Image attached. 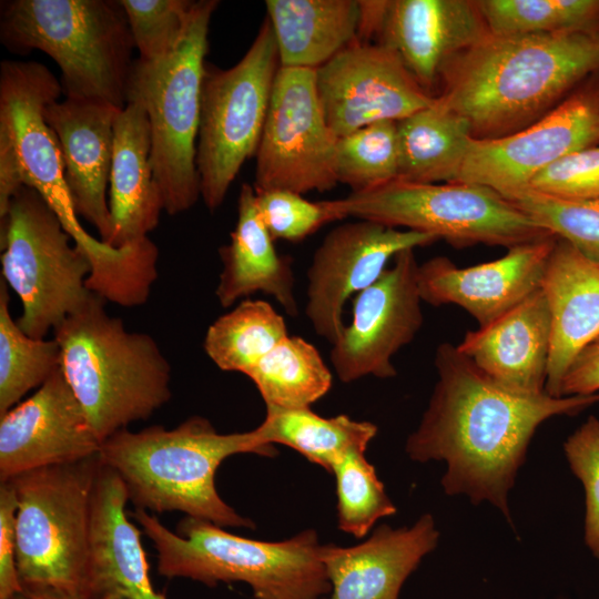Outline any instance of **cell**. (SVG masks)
<instances>
[{
	"mask_svg": "<svg viewBox=\"0 0 599 599\" xmlns=\"http://www.w3.org/2000/svg\"><path fill=\"white\" fill-rule=\"evenodd\" d=\"M437 382L406 453L416 461L445 460L441 485L473 504L489 501L508 520V493L536 429L546 419L575 415L599 402V393L554 397L509 389L481 372L456 345L441 343Z\"/></svg>",
	"mask_w": 599,
	"mask_h": 599,
	"instance_id": "1",
	"label": "cell"
},
{
	"mask_svg": "<svg viewBox=\"0 0 599 599\" xmlns=\"http://www.w3.org/2000/svg\"><path fill=\"white\" fill-rule=\"evenodd\" d=\"M598 70L599 29L489 32L444 67L436 97L467 119L474 139H498L538 121Z\"/></svg>",
	"mask_w": 599,
	"mask_h": 599,
	"instance_id": "2",
	"label": "cell"
},
{
	"mask_svg": "<svg viewBox=\"0 0 599 599\" xmlns=\"http://www.w3.org/2000/svg\"><path fill=\"white\" fill-rule=\"evenodd\" d=\"M275 451L260 440L255 429L220 434L209 419L193 416L173 429H122L101 444L98 457L120 476L138 509L181 511L222 528H254L251 519L220 497L215 473L232 455L273 456Z\"/></svg>",
	"mask_w": 599,
	"mask_h": 599,
	"instance_id": "3",
	"label": "cell"
},
{
	"mask_svg": "<svg viewBox=\"0 0 599 599\" xmlns=\"http://www.w3.org/2000/svg\"><path fill=\"white\" fill-rule=\"evenodd\" d=\"M93 294L53 331L60 368L101 444L145 420L171 396V365L155 339L130 332Z\"/></svg>",
	"mask_w": 599,
	"mask_h": 599,
	"instance_id": "4",
	"label": "cell"
},
{
	"mask_svg": "<svg viewBox=\"0 0 599 599\" xmlns=\"http://www.w3.org/2000/svg\"><path fill=\"white\" fill-rule=\"evenodd\" d=\"M132 516L152 541L163 577L210 587L241 581L251 587L255 599H323L331 592L315 530L271 542L236 536L189 516L175 532L144 509L136 508Z\"/></svg>",
	"mask_w": 599,
	"mask_h": 599,
	"instance_id": "5",
	"label": "cell"
},
{
	"mask_svg": "<svg viewBox=\"0 0 599 599\" xmlns=\"http://www.w3.org/2000/svg\"><path fill=\"white\" fill-rule=\"evenodd\" d=\"M0 41L53 59L65 98L125 106L135 45L120 0L2 1Z\"/></svg>",
	"mask_w": 599,
	"mask_h": 599,
	"instance_id": "6",
	"label": "cell"
},
{
	"mask_svg": "<svg viewBox=\"0 0 599 599\" xmlns=\"http://www.w3.org/2000/svg\"><path fill=\"white\" fill-rule=\"evenodd\" d=\"M219 1L194 2L187 32L165 59L134 60L126 103H139L151 131V165L169 215L190 210L201 197L196 144L209 31Z\"/></svg>",
	"mask_w": 599,
	"mask_h": 599,
	"instance_id": "7",
	"label": "cell"
},
{
	"mask_svg": "<svg viewBox=\"0 0 599 599\" xmlns=\"http://www.w3.org/2000/svg\"><path fill=\"white\" fill-rule=\"evenodd\" d=\"M98 456L9 480L14 488L16 558L23 591L87 599L92 493Z\"/></svg>",
	"mask_w": 599,
	"mask_h": 599,
	"instance_id": "8",
	"label": "cell"
},
{
	"mask_svg": "<svg viewBox=\"0 0 599 599\" xmlns=\"http://www.w3.org/2000/svg\"><path fill=\"white\" fill-rule=\"evenodd\" d=\"M339 219L368 220L444 238L454 246H512L551 236L495 190L463 181L418 183L396 179L331 200Z\"/></svg>",
	"mask_w": 599,
	"mask_h": 599,
	"instance_id": "9",
	"label": "cell"
},
{
	"mask_svg": "<svg viewBox=\"0 0 599 599\" xmlns=\"http://www.w3.org/2000/svg\"><path fill=\"white\" fill-rule=\"evenodd\" d=\"M1 275L18 295L19 327L45 338L93 296L91 264L59 217L34 190L23 185L0 221Z\"/></svg>",
	"mask_w": 599,
	"mask_h": 599,
	"instance_id": "10",
	"label": "cell"
},
{
	"mask_svg": "<svg viewBox=\"0 0 599 599\" xmlns=\"http://www.w3.org/2000/svg\"><path fill=\"white\" fill-rule=\"evenodd\" d=\"M278 69L267 18L235 65H205L196 170L201 199L210 211L221 206L245 161L256 154Z\"/></svg>",
	"mask_w": 599,
	"mask_h": 599,
	"instance_id": "11",
	"label": "cell"
},
{
	"mask_svg": "<svg viewBox=\"0 0 599 599\" xmlns=\"http://www.w3.org/2000/svg\"><path fill=\"white\" fill-rule=\"evenodd\" d=\"M63 92L42 63L4 60L0 64V122L9 129L18 153L23 184L34 189L59 217L64 231L91 264L89 280L103 286L116 281L126 253L110 247L85 231L78 219L64 179L57 138L44 119L45 108Z\"/></svg>",
	"mask_w": 599,
	"mask_h": 599,
	"instance_id": "12",
	"label": "cell"
},
{
	"mask_svg": "<svg viewBox=\"0 0 599 599\" xmlns=\"http://www.w3.org/2000/svg\"><path fill=\"white\" fill-rule=\"evenodd\" d=\"M311 69L280 67L256 151L255 192L304 194L338 184L336 145Z\"/></svg>",
	"mask_w": 599,
	"mask_h": 599,
	"instance_id": "13",
	"label": "cell"
},
{
	"mask_svg": "<svg viewBox=\"0 0 599 599\" xmlns=\"http://www.w3.org/2000/svg\"><path fill=\"white\" fill-rule=\"evenodd\" d=\"M595 145H599V70L532 124L498 139L473 138L457 181L488 186L508 199L557 160Z\"/></svg>",
	"mask_w": 599,
	"mask_h": 599,
	"instance_id": "14",
	"label": "cell"
},
{
	"mask_svg": "<svg viewBox=\"0 0 599 599\" xmlns=\"http://www.w3.org/2000/svg\"><path fill=\"white\" fill-rule=\"evenodd\" d=\"M418 267L414 250H405L354 297L352 321L344 325L329 353L341 382L397 375L393 356L415 338L424 322Z\"/></svg>",
	"mask_w": 599,
	"mask_h": 599,
	"instance_id": "15",
	"label": "cell"
},
{
	"mask_svg": "<svg viewBox=\"0 0 599 599\" xmlns=\"http://www.w3.org/2000/svg\"><path fill=\"white\" fill-rule=\"evenodd\" d=\"M315 72L326 121L337 138L376 122H398L436 99L394 50L378 43L355 39Z\"/></svg>",
	"mask_w": 599,
	"mask_h": 599,
	"instance_id": "16",
	"label": "cell"
},
{
	"mask_svg": "<svg viewBox=\"0 0 599 599\" xmlns=\"http://www.w3.org/2000/svg\"><path fill=\"white\" fill-rule=\"evenodd\" d=\"M436 241L427 233L368 220L331 230L307 270L305 314L315 333L333 344L345 325L347 301L370 286L398 253Z\"/></svg>",
	"mask_w": 599,
	"mask_h": 599,
	"instance_id": "17",
	"label": "cell"
},
{
	"mask_svg": "<svg viewBox=\"0 0 599 599\" xmlns=\"http://www.w3.org/2000/svg\"><path fill=\"white\" fill-rule=\"evenodd\" d=\"M101 441L61 368L0 416V481L98 456Z\"/></svg>",
	"mask_w": 599,
	"mask_h": 599,
	"instance_id": "18",
	"label": "cell"
},
{
	"mask_svg": "<svg viewBox=\"0 0 599 599\" xmlns=\"http://www.w3.org/2000/svg\"><path fill=\"white\" fill-rule=\"evenodd\" d=\"M556 240L551 235L519 244L500 258L469 267L433 257L418 267L422 300L460 306L479 326L487 325L540 288Z\"/></svg>",
	"mask_w": 599,
	"mask_h": 599,
	"instance_id": "19",
	"label": "cell"
},
{
	"mask_svg": "<svg viewBox=\"0 0 599 599\" xmlns=\"http://www.w3.org/2000/svg\"><path fill=\"white\" fill-rule=\"evenodd\" d=\"M122 109L104 101L65 98L44 110L63 161L64 179L78 216L108 243L112 234L106 186L113 158L114 123Z\"/></svg>",
	"mask_w": 599,
	"mask_h": 599,
	"instance_id": "20",
	"label": "cell"
},
{
	"mask_svg": "<svg viewBox=\"0 0 599 599\" xmlns=\"http://www.w3.org/2000/svg\"><path fill=\"white\" fill-rule=\"evenodd\" d=\"M488 33L477 0H388L375 43L394 50L436 95L444 67Z\"/></svg>",
	"mask_w": 599,
	"mask_h": 599,
	"instance_id": "21",
	"label": "cell"
},
{
	"mask_svg": "<svg viewBox=\"0 0 599 599\" xmlns=\"http://www.w3.org/2000/svg\"><path fill=\"white\" fill-rule=\"evenodd\" d=\"M128 501L120 476L100 463L91 501L87 599H166L152 586L141 532L125 512Z\"/></svg>",
	"mask_w": 599,
	"mask_h": 599,
	"instance_id": "22",
	"label": "cell"
},
{
	"mask_svg": "<svg viewBox=\"0 0 599 599\" xmlns=\"http://www.w3.org/2000/svg\"><path fill=\"white\" fill-rule=\"evenodd\" d=\"M438 537L433 516L426 514L409 528L382 525L357 546H323L332 588L323 599H398L405 580Z\"/></svg>",
	"mask_w": 599,
	"mask_h": 599,
	"instance_id": "23",
	"label": "cell"
},
{
	"mask_svg": "<svg viewBox=\"0 0 599 599\" xmlns=\"http://www.w3.org/2000/svg\"><path fill=\"white\" fill-rule=\"evenodd\" d=\"M551 322L541 288L487 325L469 331L457 349L500 385L545 393Z\"/></svg>",
	"mask_w": 599,
	"mask_h": 599,
	"instance_id": "24",
	"label": "cell"
},
{
	"mask_svg": "<svg viewBox=\"0 0 599 599\" xmlns=\"http://www.w3.org/2000/svg\"><path fill=\"white\" fill-rule=\"evenodd\" d=\"M540 288L551 322L545 392L561 397V384L572 362L599 338V265L557 237Z\"/></svg>",
	"mask_w": 599,
	"mask_h": 599,
	"instance_id": "25",
	"label": "cell"
},
{
	"mask_svg": "<svg viewBox=\"0 0 599 599\" xmlns=\"http://www.w3.org/2000/svg\"><path fill=\"white\" fill-rule=\"evenodd\" d=\"M109 209L112 234L106 243L120 250L148 236L163 211L151 165V131L144 109L128 102L114 123Z\"/></svg>",
	"mask_w": 599,
	"mask_h": 599,
	"instance_id": "26",
	"label": "cell"
},
{
	"mask_svg": "<svg viewBox=\"0 0 599 599\" xmlns=\"http://www.w3.org/2000/svg\"><path fill=\"white\" fill-rule=\"evenodd\" d=\"M222 272L215 296L229 308L254 293L273 296L292 317L298 314L294 294L292 258L281 255L263 223L252 184L243 183L231 242L219 250Z\"/></svg>",
	"mask_w": 599,
	"mask_h": 599,
	"instance_id": "27",
	"label": "cell"
},
{
	"mask_svg": "<svg viewBox=\"0 0 599 599\" xmlns=\"http://www.w3.org/2000/svg\"><path fill=\"white\" fill-rule=\"evenodd\" d=\"M280 67L317 70L356 39L358 1L267 0Z\"/></svg>",
	"mask_w": 599,
	"mask_h": 599,
	"instance_id": "28",
	"label": "cell"
},
{
	"mask_svg": "<svg viewBox=\"0 0 599 599\" xmlns=\"http://www.w3.org/2000/svg\"><path fill=\"white\" fill-rule=\"evenodd\" d=\"M398 179L418 183L458 180L470 141L466 118L437 97L427 108L397 122Z\"/></svg>",
	"mask_w": 599,
	"mask_h": 599,
	"instance_id": "29",
	"label": "cell"
},
{
	"mask_svg": "<svg viewBox=\"0 0 599 599\" xmlns=\"http://www.w3.org/2000/svg\"><path fill=\"white\" fill-rule=\"evenodd\" d=\"M264 445L282 444L302 454L328 473L352 450H366L377 426L347 415L325 418L311 408L266 407V416L255 428Z\"/></svg>",
	"mask_w": 599,
	"mask_h": 599,
	"instance_id": "30",
	"label": "cell"
},
{
	"mask_svg": "<svg viewBox=\"0 0 599 599\" xmlns=\"http://www.w3.org/2000/svg\"><path fill=\"white\" fill-rule=\"evenodd\" d=\"M246 376L266 407L309 408L332 387L333 375L318 349L298 336H286Z\"/></svg>",
	"mask_w": 599,
	"mask_h": 599,
	"instance_id": "31",
	"label": "cell"
},
{
	"mask_svg": "<svg viewBox=\"0 0 599 599\" xmlns=\"http://www.w3.org/2000/svg\"><path fill=\"white\" fill-rule=\"evenodd\" d=\"M286 336L285 319L270 303L244 298L209 326L203 347L221 370L246 375Z\"/></svg>",
	"mask_w": 599,
	"mask_h": 599,
	"instance_id": "32",
	"label": "cell"
},
{
	"mask_svg": "<svg viewBox=\"0 0 599 599\" xmlns=\"http://www.w3.org/2000/svg\"><path fill=\"white\" fill-rule=\"evenodd\" d=\"M7 283L0 280V416L60 368L54 338L28 336L11 316Z\"/></svg>",
	"mask_w": 599,
	"mask_h": 599,
	"instance_id": "33",
	"label": "cell"
},
{
	"mask_svg": "<svg viewBox=\"0 0 599 599\" xmlns=\"http://www.w3.org/2000/svg\"><path fill=\"white\" fill-rule=\"evenodd\" d=\"M488 31L497 35L599 29V0H477Z\"/></svg>",
	"mask_w": 599,
	"mask_h": 599,
	"instance_id": "34",
	"label": "cell"
},
{
	"mask_svg": "<svg viewBox=\"0 0 599 599\" xmlns=\"http://www.w3.org/2000/svg\"><path fill=\"white\" fill-rule=\"evenodd\" d=\"M336 174L338 183L348 185L352 192L374 189L398 179L397 122H376L338 138Z\"/></svg>",
	"mask_w": 599,
	"mask_h": 599,
	"instance_id": "35",
	"label": "cell"
},
{
	"mask_svg": "<svg viewBox=\"0 0 599 599\" xmlns=\"http://www.w3.org/2000/svg\"><path fill=\"white\" fill-rule=\"evenodd\" d=\"M364 453L352 450L332 468L336 480L338 527L356 538L366 536L378 519L396 512Z\"/></svg>",
	"mask_w": 599,
	"mask_h": 599,
	"instance_id": "36",
	"label": "cell"
},
{
	"mask_svg": "<svg viewBox=\"0 0 599 599\" xmlns=\"http://www.w3.org/2000/svg\"><path fill=\"white\" fill-rule=\"evenodd\" d=\"M508 200L539 226L599 265V197L565 200L526 189Z\"/></svg>",
	"mask_w": 599,
	"mask_h": 599,
	"instance_id": "37",
	"label": "cell"
},
{
	"mask_svg": "<svg viewBox=\"0 0 599 599\" xmlns=\"http://www.w3.org/2000/svg\"><path fill=\"white\" fill-rule=\"evenodd\" d=\"M131 29L139 60L154 62L174 53L193 14L190 0H120Z\"/></svg>",
	"mask_w": 599,
	"mask_h": 599,
	"instance_id": "38",
	"label": "cell"
},
{
	"mask_svg": "<svg viewBox=\"0 0 599 599\" xmlns=\"http://www.w3.org/2000/svg\"><path fill=\"white\" fill-rule=\"evenodd\" d=\"M256 203L263 223L273 240L301 242L323 225L341 220L331 200L312 202L291 191L256 192Z\"/></svg>",
	"mask_w": 599,
	"mask_h": 599,
	"instance_id": "39",
	"label": "cell"
},
{
	"mask_svg": "<svg viewBox=\"0 0 599 599\" xmlns=\"http://www.w3.org/2000/svg\"><path fill=\"white\" fill-rule=\"evenodd\" d=\"M564 450L586 494L585 542L599 558V418L588 417L567 438Z\"/></svg>",
	"mask_w": 599,
	"mask_h": 599,
	"instance_id": "40",
	"label": "cell"
},
{
	"mask_svg": "<svg viewBox=\"0 0 599 599\" xmlns=\"http://www.w3.org/2000/svg\"><path fill=\"white\" fill-rule=\"evenodd\" d=\"M527 189L565 200L599 197V145L557 160L539 172Z\"/></svg>",
	"mask_w": 599,
	"mask_h": 599,
	"instance_id": "41",
	"label": "cell"
},
{
	"mask_svg": "<svg viewBox=\"0 0 599 599\" xmlns=\"http://www.w3.org/2000/svg\"><path fill=\"white\" fill-rule=\"evenodd\" d=\"M18 501L13 486L0 485V599L22 592L16 558V516Z\"/></svg>",
	"mask_w": 599,
	"mask_h": 599,
	"instance_id": "42",
	"label": "cell"
},
{
	"mask_svg": "<svg viewBox=\"0 0 599 599\" xmlns=\"http://www.w3.org/2000/svg\"><path fill=\"white\" fill-rule=\"evenodd\" d=\"M599 393V338L585 347L564 377L560 395H592Z\"/></svg>",
	"mask_w": 599,
	"mask_h": 599,
	"instance_id": "43",
	"label": "cell"
},
{
	"mask_svg": "<svg viewBox=\"0 0 599 599\" xmlns=\"http://www.w3.org/2000/svg\"><path fill=\"white\" fill-rule=\"evenodd\" d=\"M23 185L13 138L7 125L0 122V221L6 217L12 197Z\"/></svg>",
	"mask_w": 599,
	"mask_h": 599,
	"instance_id": "44",
	"label": "cell"
},
{
	"mask_svg": "<svg viewBox=\"0 0 599 599\" xmlns=\"http://www.w3.org/2000/svg\"><path fill=\"white\" fill-rule=\"evenodd\" d=\"M13 599H79V598L60 593L57 591L27 592L22 590V592L16 596Z\"/></svg>",
	"mask_w": 599,
	"mask_h": 599,
	"instance_id": "45",
	"label": "cell"
}]
</instances>
